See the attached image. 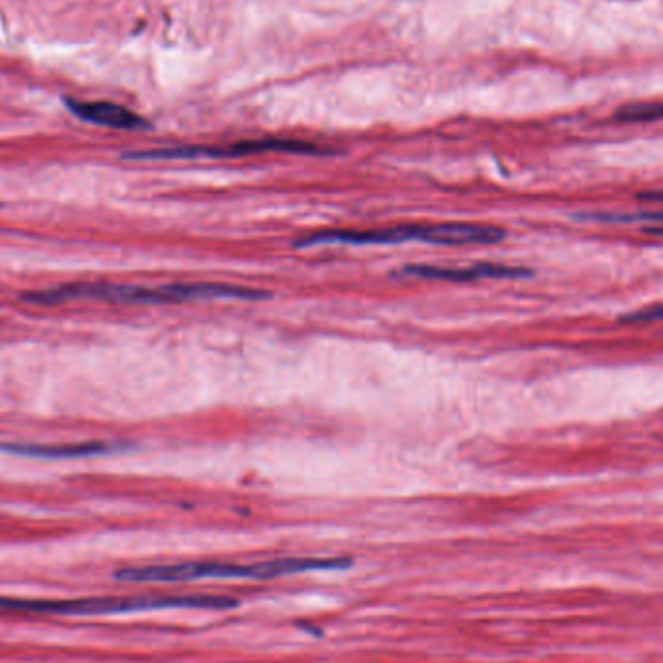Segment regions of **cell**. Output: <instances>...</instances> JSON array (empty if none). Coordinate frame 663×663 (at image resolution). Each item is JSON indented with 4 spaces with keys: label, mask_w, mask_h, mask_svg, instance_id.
I'll return each instance as SVG.
<instances>
[{
    "label": "cell",
    "mask_w": 663,
    "mask_h": 663,
    "mask_svg": "<svg viewBox=\"0 0 663 663\" xmlns=\"http://www.w3.org/2000/svg\"><path fill=\"white\" fill-rule=\"evenodd\" d=\"M266 291H256L247 287L229 284H169L158 287L144 285L119 284H68L47 289L32 291L22 299L32 305H61L72 299H95L105 303H121V305H181L192 301H210V299H243L258 301L266 299Z\"/></svg>",
    "instance_id": "cell-1"
},
{
    "label": "cell",
    "mask_w": 663,
    "mask_h": 663,
    "mask_svg": "<svg viewBox=\"0 0 663 663\" xmlns=\"http://www.w3.org/2000/svg\"><path fill=\"white\" fill-rule=\"evenodd\" d=\"M353 563L346 557L334 559H274L251 565L239 563H218V561H192V563H173V565H150V567H134L115 572L117 580L123 582H140V584H177V582H194L206 578H243V580H272L287 574L299 572H315V570H344Z\"/></svg>",
    "instance_id": "cell-2"
},
{
    "label": "cell",
    "mask_w": 663,
    "mask_h": 663,
    "mask_svg": "<svg viewBox=\"0 0 663 663\" xmlns=\"http://www.w3.org/2000/svg\"><path fill=\"white\" fill-rule=\"evenodd\" d=\"M239 603L225 596H109V598H84V600H18L0 598V611L14 613H45V615H121L156 609H233Z\"/></svg>",
    "instance_id": "cell-3"
},
{
    "label": "cell",
    "mask_w": 663,
    "mask_h": 663,
    "mask_svg": "<svg viewBox=\"0 0 663 663\" xmlns=\"http://www.w3.org/2000/svg\"><path fill=\"white\" fill-rule=\"evenodd\" d=\"M270 152H285V154H305V156H320L324 154L318 146L299 142V140H282V138H262V140H245L229 146H171L161 150H148V152H130L123 158L134 161H161V159H200V158H243L253 154H270Z\"/></svg>",
    "instance_id": "cell-4"
},
{
    "label": "cell",
    "mask_w": 663,
    "mask_h": 663,
    "mask_svg": "<svg viewBox=\"0 0 663 663\" xmlns=\"http://www.w3.org/2000/svg\"><path fill=\"white\" fill-rule=\"evenodd\" d=\"M402 243H427L431 245V227L429 225H396L386 229H365V231H318L305 239H299L295 247L309 249L320 245H402Z\"/></svg>",
    "instance_id": "cell-5"
},
{
    "label": "cell",
    "mask_w": 663,
    "mask_h": 663,
    "mask_svg": "<svg viewBox=\"0 0 663 663\" xmlns=\"http://www.w3.org/2000/svg\"><path fill=\"white\" fill-rule=\"evenodd\" d=\"M402 276L423 278V280H442V282H477V280H522L530 278L528 268H516L505 264H475L468 268H442L429 264H411L402 268Z\"/></svg>",
    "instance_id": "cell-6"
},
{
    "label": "cell",
    "mask_w": 663,
    "mask_h": 663,
    "mask_svg": "<svg viewBox=\"0 0 663 663\" xmlns=\"http://www.w3.org/2000/svg\"><path fill=\"white\" fill-rule=\"evenodd\" d=\"M128 446L123 442H80V444H61V446H49V444H24V442H10L2 444L0 450L24 456V458H39V460H76V458H94L111 452L127 450Z\"/></svg>",
    "instance_id": "cell-7"
},
{
    "label": "cell",
    "mask_w": 663,
    "mask_h": 663,
    "mask_svg": "<svg viewBox=\"0 0 663 663\" xmlns=\"http://www.w3.org/2000/svg\"><path fill=\"white\" fill-rule=\"evenodd\" d=\"M66 105L78 119L99 127L119 128V130H138L148 127V123L140 115L117 103L66 99Z\"/></svg>",
    "instance_id": "cell-8"
},
{
    "label": "cell",
    "mask_w": 663,
    "mask_h": 663,
    "mask_svg": "<svg viewBox=\"0 0 663 663\" xmlns=\"http://www.w3.org/2000/svg\"><path fill=\"white\" fill-rule=\"evenodd\" d=\"M619 121H625V123H634V121H656V119H662L663 117V105H631V107H625L621 109L617 115H615Z\"/></svg>",
    "instance_id": "cell-9"
},
{
    "label": "cell",
    "mask_w": 663,
    "mask_h": 663,
    "mask_svg": "<svg viewBox=\"0 0 663 663\" xmlns=\"http://www.w3.org/2000/svg\"><path fill=\"white\" fill-rule=\"evenodd\" d=\"M621 322L634 324V322H663V305H654L646 307L640 311H634L629 315L621 316Z\"/></svg>",
    "instance_id": "cell-10"
},
{
    "label": "cell",
    "mask_w": 663,
    "mask_h": 663,
    "mask_svg": "<svg viewBox=\"0 0 663 663\" xmlns=\"http://www.w3.org/2000/svg\"><path fill=\"white\" fill-rule=\"evenodd\" d=\"M640 200H648V202H663V190H648L640 194Z\"/></svg>",
    "instance_id": "cell-11"
}]
</instances>
